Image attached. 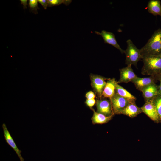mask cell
I'll return each mask as SVG.
<instances>
[{
	"mask_svg": "<svg viewBox=\"0 0 161 161\" xmlns=\"http://www.w3.org/2000/svg\"><path fill=\"white\" fill-rule=\"evenodd\" d=\"M85 97L88 99H95V97L94 93L92 91L88 92L86 94Z\"/></svg>",
	"mask_w": 161,
	"mask_h": 161,
	"instance_id": "obj_22",
	"label": "cell"
},
{
	"mask_svg": "<svg viewBox=\"0 0 161 161\" xmlns=\"http://www.w3.org/2000/svg\"><path fill=\"white\" fill-rule=\"evenodd\" d=\"M4 139L6 142L14 150L21 161H24V159L21 154V151L17 146L14 140L9 131L6 125L4 123L2 125Z\"/></svg>",
	"mask_w": 161,
	"mask_h": 161,
	"instance_id": "obj_11",
	"label": "cell"
},
{
	"mask_svg": "<svg viewBox=\"0 0 161 161\" xmlns=\"http://www.w3.org/2000/svg\"><path fill=\"white\" fill-rule=\"evenodd\" d=\"M157 80L154 76L140 78L137 77L131 82L136 89L141 91L144 88L152 84L155 83Z\"/></svg>",
	"mask_w": 161,
	"mask_h": 161,
	"instance_id": "obj_10",
	"label": "cell"
},
{
	"mask_svg": "<svg viewBox=\"0 0 161 161\" xmlns=\"http://www.w3.org/2000/svg\"><path fill=\"white\" fill-rule=\"evenodd\" d=\"M38 1L45 9H47V7H48V0H38Z\"/></svg>",
	"mask_w": 161,
	"mask_h": 161,
	"instance_id": "obj_23",
	"label": "cell"
},
{
	"mask_svg": "<svg viewBox=\"0 0 161 161\" xmlns=\"http://www.w3.org/2000/svg\"><path fill=\"white\" fill-rule=\"evenodd\" d=\"M95 103H96V101L95 99H87L85 102V104L91 109L92 108L93 106Z\"/></svg>",
	"mask_w": 161,
	"mask_h": 161,
	"instance_id": "obj_21",
	"label": "cell"
},
{
	"mask_svg": "<svg viewBox=\"0 0 161 161\" xmlns=\"http://www.w3.org/2000/svg\"><path fill=\"white\" fill-rule=\"evenodd\" d=\"M91 109L93 111V115L92 118V123L93 124H103L106 123L110 121L113 116L111 115L106 116L95 112L93 108Z\"/></svg>",
	"mask_w": 161,
	"mask_h": 161,
	"instance_id": "obj_16",
	"label": "cell"
},
{
	"mask_svg": "<svg viewBox=\"0 0 161 161\" xmlns=\"http://www.w3.org/2000/svg\"><path fill=\"white\" fill-rule=\"evenodd\" d=\"M154 77L157 80H158L159 79H161V75H156Z\"/></svg>",
	"mask_w": 161,
	"mask_h": 161,
	"instance_id": "obj_26",
	"label": "cell"
},
{
	"mask_svg": "<svg viewBox=\"0 0 161 161\" xmlns=\"http://www.w3.org/2000/svg\"><path fill=\"white\" fill-rule=\"evenodd\" d=\"M114 114H122V113L130 102L116 93L109 99Z\"/></svg>",
	"mask_w": 161,
	"mask_h": 161,
	"instance_id": "obj_5",
	"label": "cell"
},
{
	"mask_svg": "<svg viewBox=\"0 0 161 161\" xmlns=\"http://www.w3.org/2000/svg\"><path fill=\"white\" fill-rule=\"evenodd\" d=\"M148 11L154 16H160L161 17V1L160 0H150L147 6Z\"/></svg>",
	"mask_w": 161,
	"mask_h": 161,
	"instance_id": "obj_15",
	"label": "cell"
},
{
	"mask_svg": "<svg viewBox=\"0 0 161 161\" xmlns=\"http://www.w3.org/2000/svg\"><path fill=\"white\" fill-rule=\"evenodd\" d=\"M142 60V75L154 76L161 75V55L144 57Z\"/></svg>",
	"mask_w": 161,
	"mask_h": 161,
	"instance_id": "obj_2",
	"label": "cell"
},
{
	"mask_svg": "<svg viewBox=\"0 0 161 161\" xmlns=\"http://www.w3.org/2000/svg\"><path fill=\"white\" fill-rule=\"evenodd\" d=\"M48 7H52L53 6L60 5L63 3L66 5H69L72 2L69 0H48Z\"/></svg>",
	"mask_w": 161,
	"mask_h": 161,
	"instance_id": "obj_19",
	"label": "cell"
},
{
	"mask_svg": "<svg viewBox=\"0 0 161 161\" xmlns=\"http://www.w3.org/2000/svg\"><path fill=\"white\" fill-rule=\"evenodd\" d=\"M115 93L130 102L135 101L136 100L135 96L118 84L116 87Z\"/></svg>",
	"mask_w": 161,
	"mask_h": 161,
	"instance_id": "obj_17",
	"label": "cell"
},
{
	"mask_svg": "<svg viewBox=\"0 0 161 161\" xmlns=\"http://www.w3.org/2000/svg\"><path fill=\"white\" fill-rule=\"evenodd\" d=\"M27 0H21V4L23 5V7L24 9H26L27 6L28 5Z\"/></svg>",
	"mask_w": 161,
	"mask_h": 161,
	"instance_id": "obj_24",
	"label": "cell"
},
{
	"mask_svg": "<svg viewBox=\"0 0 161 161\" xmlns=\"http://www.w3.org/2000/svg\"><path fill=\"white\" fill-rule=\"evenodd\" d=\"M118 84L115 78H109L103 89L102 98L110 99L115 93V89Z\"/></svg>",
	"mask_w": 161,
	"mask_h": 161,
	"instance_id": "obj_12",
	"label": "cell"
},
{
	"mask_svg": "<svg viewBox=\"0 0 161 161\" xmlns=\"http://www.w3.org/2000/svg\"><path fill=\"white\" fill-rule=\"evenodd\" d=\"M145 101L151 100L158 94V85L152 84L143 89L142 91Z\"/></svg>",
	"mask_w": 161,
	"mask_h": 161,
	"instance_id": "obj_13",
	"label": "cell"
},
{
	"mask_svg": "<svg viewBox=\"0 0 161 161\" xmlns=\"http://www.w3.org/2000/svg\"><path fill=\"white\" fill-rule=\"evenodd\" d=\"M126 43L127 47L124 53L126 55L125 64L127 66L134 65L137 67V62L142 58L140 49L130 39L126 41Z\"/></svg>",
	"mask_w": 161,
	"mask_h": 161,
	"instance_id": "obj_3",
	"label": "cell"
},
{
	"mask_svg": "<svg viewBox=\"0 0 161 161\" xmlns=\"http://www.w3.org/2000/svg\"><path fill=\"white\" fill-rule=\"evenodd\" d=\"M158 80L160 81V84L158 85V93L161 94V79Z\"/></svg>",
	"mask_w": 161,
	"mask_h": 161,
	"instance_id": "obj_25",
	"label": "cell"
},
{
	"mask_svg": "<svg viewBox=\"0 0 161 161\" xmlns=\"http://www.w3.org/2000/svg\"><path fill=\"white\" fill-rule=\"evenodd\" d=\"M142 112L143 111L141 107H138L135 101H133L130 102L123 110L122 114L127 115L130 117H134Z\"/></svg>",
	"mask_w": 161,
	"mask_h": 161,
	"instance_id": "obj_14",
	"label": "cell"
},
{
	"mask_svg": "<svg viewBox=\"0 0 161 161\" xmlns=\"http://www.w3.org/2000/svg\"><path fill=\"white\" fill-rule=\"evenodd\" d=\"M38 1L37 0H29L30 10L35 14L38 13L37 10L39 9L38 6Z\"/></svg>",
	"mask_w": 161,
	"mask_h": 161,
	"instance_id": "obj_20",
	"label": "cell"
},
{
	"mask_svg": "<svg viewBox=\"0 0 161 161\" xmlns=\"http://www.w3.org/2000/svg\"><path fill=\"white\" fill-rule=\"evenodd\" d=\"M102 98L96 100L97 112L106 116H114V114L110 100Z\"/></svg>",
	"mask_w": 161,
	"mask_h": 161,
	"instance_id": "obj_6",
	"label": "cell"
},
{
	"mask_svg": "<svg viewBox=\"0 0 161 161\" xmlns=\"http://www.w3.org/2000/svg\"><path fill=\"white\" fill-rule=\"evenodd\" d=\"M95 32L102 36L105 43H107L113 46L118 49L122 54L124 53V50H123L117 42L115 35L113 33L103 30L100 32L95 31Z\"/></svg>",
	"mask_w": 161,
	"mask_h": 161,
	"instance_id": "obj_9",
	"label": "cell"
},
{
	"mask_svg": "<svg viewBox=\"0 0 161 161\" xmlns=\"http://www.w3.org/2000/svg\"><path fill=\"white\" fill-rule=\"evenodd\" d=\"M120 78L117 83H127L131 82L137 76L134 72L131 65H128L126 67L119 69Z\"/></svg>",
	"mask_w": 161,
	"mask_h": 161,
	"instance_id": "obj_7",
	"label": "cell"
},
{
	"mask_svg": "<svg viewBox=\"0 0 161 161\" xmlns=\"http://www.w3.org/2000/svg\"><path fill=\"white\" fill-rule=\"evenodd\" d=\"M140 51L142 58L148 56L161 55V28L154 32Z\"/></svg>",
	"mask_w": 161,
	"mask_h": 161,
	"instance_id": "obj_1",
	"label": "cell"
},
{
	"mask_svg": "<svg viewBox=\"0 0 161 161\" xmlns=\"http://www.w3.org/2000/svg\"><path fill=\"white\" fill-rule=\"evenodd\" d=\"M91 86L99 99L102 98L103 89L106 82L105 80L109 78L100 75L91 74L90 75Z\"/></svg>",
	"mask_w": 161,
	"mask_h": 161,
	"instance_id": "obj_4",
	"label": "cell"
},
{
	"mask_svg": "<svg viewBox=\"0 0 161 161\" xmlns=\"http://www.w3.org/2000/svg\"><path fill=\"white\" fill-rule=\"evenodd\" d=\"M141 108L143 112L153 121L156 123L160 122L157 111L152 100L145 101Z\"/></svg>",
	"mask_w": 161,
	"mask_h": 161,
	"instance_id": "obj_8",
	"label": "cell"
},
{
	"mask_svg": "<svg viewBox=\"0 0 161 161\" xmlns=\"http://www.w3.org/2000/svg\"><path fill=\"white\" fill-rule=\"evenodd\" d=\"M161 122V94L158 93L152 100Z\"/></svg>",
	"mask_w": 161,
	"mask_h": 161,
	"instance_id": "obj_18",
	"label": "cell"
}]
</instances>
